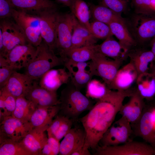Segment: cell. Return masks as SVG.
<instances>
[{
    "mask_svg": "<svg viewBox=\"0 0 155 155\" xmlns=\"http://www.w3.org/2000/svg\"><path fill=\"white\" fill-rule=\"evenodd\" d=\"M151 50L153 52L155 56V59L154 62H155V36L150 41Z\"/></svg>",
    "mask_w": 155,
    "mask_h": 155,
    "instance_id": "obj_49",
    "label": "cell"
},
{
    "mask_svg": "<svg viewBox=\"0 0 155 155\" xmlns=\"http://www.w3.org/2000/svg\"><path fill=\"white\" fill-rule=\"evenodd\" d=\"M152 119L155 126V109H154L152 114Z\"/></svg>",
    "mask_w": 155,
    "mask_h": 155,
    "instance_id": "obj_51",
    "label": "cell"
},
{
    "mask_svg": "<svg viewBox=\"0 0 155 155\" xmlns=\"http://www.w3.org/2000/svg\"><path fill=\"white\" fill-rule=\"evenodd\" d=\"M65 117V116L60 114H57L47 129L48 136H54Z\"/></svg>",
    "mask_w": 155,
    "mask_h": 155,
    "instance_id": "obj_42",
    "label": "cell"
},
{
    "mask_svg": "<svg viewBox=\"0 0 155 155\" xmlns=\"http://www.w3.org/2000/svg\"><path fill=\"white\" fill-rule=\"evenodd\" d=\"M132 93L129 90L114 91L109 89L88 113L80 119L86 134L84 148H96L103 135L113 123L124 100Z\"/></svg>",
    "mask_w": 155,
    "mask_h": 155,
    "instance_id": "obj_1",
    "label": "cell"
},
{
    "mask_svg": "<svg viewBox=\"0 0 155 155\" xmlns=\"http://www.w3.org/2000/svg\"><path fill=\"white\" fill-rule=\"evenodd\" d=\"M133 131L131 123L121 117L113 122L103 135L99 143L102 146L121 144L129 141Z\"/></svg>",
    "mask_w": 155,
    "mask_h": 155,
    "instance_id": "obj_8",
    "label": "cell"
},
{
    "mask_svg": "<svg viewBox=\"0 0 155 155\" xmlns=\"http://www.w3.org/2000/svg\"><path fill=\"white\" fill-rule=\"evenodd\" d=\"M100 5L121 15L127 9V0H100Z\"/></svg>",
    "mask_w": 155,
    "mask_h": 155,
    "instance_id": "obj_38",
    "label": "cell"
},
{
    "mask_svg": "<svg viewBox=\"0 0 155 155\" xmlns=\"http://www.w3.org/2000/svg\"><path fill=\"white\" fill-rule=\"evenodd\" d=\"M153 110L144 108L139 119L133 124L136 135L141 138L155 150V126L152 119Z\"/></svg>",
    "mask_w": 155,
    "mask_h": 155,
    "instance_id": "obj_15",
    "label": "cell"
},
{
    "mask_svg": "<svg viewBox=\"0 0 155 155\" xmlns=\"http://www.w3.org/2000/svg\"><path fill=\"white\" fill-rule=\"evenodd\" d=\"M0 88L5 87L10 77L16 69L11 66L0 67Z\"/></svg>",
    "mask_w": 155,
    "mask_h": 155,
    "instance_id": "obj_41",
    "label": "cell"
},
{
    "mask_svg": "<svg viewBox=\"0 0 155 155\" xmlns=\"http://www.w3.org/2000/svg\"><path fill=\"white\" fill-rule=\"evenodd\" d=\"M34 81L25 73H22L15 71L3 87L16 98L25 97Z\"/></svg>",
    "mask_w": 155,
    "mask_h": 155,
    "instance_id": "obj_21",
    "label": "cell"
},
{
    "mask_svg": "<svg viewBox=\"0 0 155 155\" xmlns=\"http://www.w3.org/2000/svg\"><path fill=\"white\" fill-rule=\"evenodd\" d=\"M69 8L80 23L90 32V12L89 5L83 0H72Z\"/></svg>",
    "mask_w": 155,
    "mask_h": 155,
    "instance_id": "obj_32",
    "label": "cell"
},
{
    "mask_svg": "<svg viewBox=\"0 0 155 155\" xmlns=\"http://www.w3.org/2000/svg\"><path fill=\"white\" fill-rule=\"evenodd\" d=\"M32 128L29 122H24L10 116L0 121V136L21 142Z\"/></svg>",
    "mask_w": 155,
    "mask_h": 155,
    "instance_id": "obj_12",
    "label": "cell"
},
{
    "mask_svg": "<svg viewBox=\"0 0 155 155\" xmlns=\"http://www.w3.org/2000/svg\"><path fill=\"white\" fill-rule=\"evenodd\" d=\"M60 13L56 8L44 11L37 14L42 38L50 49L54 52L57 27Z\"/></svg>",
    "mask_w": 155,
    "mask_h": 155,
    "instance_id": "obj_10",
    "label": "cell"
},
{
    "mask_svg": "<svg viewBox=\"0 0 155 155\" xmlns=\"http://www.w3.org/2000/svg\"><path fill=\"white\" fill-rule=\"evenodd\" d=\"M40 155H53L51 148L47 143L40 152Z\"/></svg>",
    "mask_w": 155,
    "mask_h": 155,
    "instance_id": "obj_46",
    "label": "cell"
},
{
    "mask_svg": "<svg viewBox=\"0 0 155 155\" xmlns=\"http://www.w3.org/2000/svg\"><path fill=\"white\" fill-rule=\"evenodd\" d=\"M73 120L66 117L59 127L54 137L59 140L64 137L72 128Z\"/></svg>",
    "mask_w": 155,
    "mask_h": 155,
    "instance_id": "obj_40",
    "label": "cell"
},
{
    "mask_svg": "<svg viewBox=\"0 0 155 155\" xmlns=\"http://www.w3.org/2000/svg\"><path fill=\"white\" fill-rule=\"evenodd\" d=\"M74 17L71 13H60L59 17L55 53L57 51L63 63L71 46Z\"/></svg>",
    "mask_w": 155,
    "mask_h": 155,
    "instance_id": "obj_5",
    "label": "cell"
},
{
    "mask_svg": "<svg viewBox=\"0 0 155 155\" xmlns=\"http://www.w3.org/2000/svg\"><path fill=\"white\" fill-rule=\"evenodd\" d=\"M66 69L65 67L50 69L40 78L39 85L50 90L57 91L61 85L67 84L70 80V75Z\"/></svg>",
    "mask_w": 155,
    "mask_h": 155,
    "instance_id": "obj_20",
    "label": "cell"
},
{
    "mask_svg": "<svg viewBox=\"0 0 155 155\" xmlns=\"http://www.w3.org/2000/svg\"><path fill=\"white\" fill-rule=\"evenodd\" d=\"M85 137L83 127L72 128L60 143L59 154L71 155L75 150L84 146Z\"/></svg>",
    "mask_w": 155,
    "mask_h": 155,
    "instance_id": "obj_18",
    "label": "cell"
},
{
    "mask_svg": "<svg viewBox=\"0 0 155 155\" xmlns=\"http://www.w3.org/2000/svg\"><path fill=\"white\" fill-rule=\"evenodd\" d=\"M151 4L152 8L155 11V0H151Z\"/></svg>",
    "mask_w": 155,
    "mask_h": 155,
    "instance_id": "obj_52",
    "label": "cell"
},
{
    "mask_svg": "<svg viewBox=\"0 0 155 155\" xmlns=\"http://www.w3.org/2000/svg\"><path fill=\"white\" fill-rule=\"evenodd\" d=\"M25 97L32 102L36 108L60 104L57 91L50 90L41 86L36 80L34 81Z\"/></svg>",
    "mask_w": 155,
    "mask_h": 155,
    "instance_id": "obj_13",
    "label": "cell"
},
{
    "mask_svg": "<svg viewBox=\"0 0 155 155\" xmlns=\"http://www.w3.org/2000/svg\"><path fill=\"white\" fill-rule=\"evenodd\" d=\"M134 48L129 52L128 57L138 75L148 72L149 66L154 60L155 56L151 50Z\"/></svg>",
    "mask_w": 155,
    "mask_h": 155,
    "instance_id": "obj_23",
    "label": "cell"
},
{
    "mask_svg": "<svg viewBox=\"0 0 155 155\" xmlns=\"http://www.w3.org/2000/svg\"><path fill=\"white\" fill-rule=\"evenodd\" d=\"M64 65L60 57L57 56L43 40L36 47L35 56L25 68V73L33 80L40 79L54 67Z\"/></svg>",
    "mask_w": 155,
    "mask_h": 155,
    "instance_id": "obj_3",
    "label": "cell"
},
{
    "mask_svg": "<svg viewBox=\"0 0 155 155\" xmlns=\"http://www.w3.org/2000/svg\"><path fill=\"white\" fill-rule=\"evenodd\" d=\"M123 62L110 59L97 52L89 62L93 75L100 77L108 87L114 79Z\"/></svg>",
    "mask_w": 155,
    "mask_h": 155,
    "instance_id": "obj_7",
    "label": "cell"
},
{
    "mask_svg": "<svg viewBox=\"0 0 155 155\" xmlns=\"http://www.w3.org/2000/svg\"><path fill=\"white\" fill-rule=\"evenodd\" d=\"M98 52L105 56L122 62L128 57L129 51L126 50L112 36L105 40L102 43L96 44Z\"/></svg>",
    "mask_w": 155,
    "mask_h": 155,
    "instance_id": "obj_25",
    "label": "cell"
},
{
    "mask_svg": "<svg viewBox=\"0 0 155 155\" xmlns=\"http://www.w3.org/2000/svg\"><path fill=\"white\" fill-rule=\"evenodd\" d=\"M11 17L24 34L28 42L36 47L42 42L39 20L37 16L22 10L13 8Z\"/></svg>",
    "mask_w": 155,
    "mask_h": 155,
    "instance_id": "obj_4",
    "label": "cell"
},
{
    "mask_svg": "<svg viewBox=\"0 0 155 155\" xmlns=\"http://www.w3.org/2000/svg\"><path fill=\"white\" fill-rule=\"evenodd\" d=\"M3 48V39L2 32L0 29V53L2 52Z\"/></svg>",
    "mask_w": 155,
    "mask_h": 155,
    "instance_id": "obj_50",
    "label": "cell"
},
{
    "mask_svg": "<svg viewBox=\"0 0 155 155\" xmlns=\"http://www.w3.org/2000/svg\"><path fill=\"white\" fill-rule=\"evenodd\" d=\"M89 5V4H88ZM90 15L94 20L101 22L107 24L114 21L126 22V20L119 14L107 7L100 4L89 5Z\"/></svg>",
    "mask_w": 155,
    "mask_h": 155,
    "instance_id": "obj_29",
    "label": "cell"
},
{
    "mask_svg": "<svg viewBox=\"0 0 155 155\" xmlns=\"http://www.w3.org/2000/svg\"><path fill=\"white\" fill-rule=\"evenodd\" d=\"M138 75L135 67L129 62L119 69L108 88L117 91L128 90L136 82Z\"/></svg>",
    "mask_w": 155,
    "mask_h": 155,
    "instance_id": "obj_17",
    "label": "cell"
},
{
    "mask_svg": "<svg viewBox=\"0 0 155 155\" xmlns=\"http://www.w3.org/2000/svg\"><path fill=\"white\" fill-rule=\"evenodd\" d=\"M97 52L96 45L95 44L70 49L66 54L64 63L67 60L75 62H87L91 60Z\"/></svg>",
    "mask_w": 155,
    "mask_h": 155,
    "instance_id": "obj_33",
    "label": "cell"
},
{
    "mask_svg": "<svg viewBox=\"0 0 155 155\" xmlns=\"http://www.w3.org/2000/svg\"><path fill=\"white\" fill-rule=\"evenodd\" d=\"M48 127L33 128L26 134L21 142L35 155H40V152L47 143L48 136L46 131Z\"/></svg>",
    "mask_w": 155,
    "mask_h": 155,
    "instance_id": "obj_22",
    "label": "cell"
},
{
    "mask_svg": "<svg viewBox=\"0 0 155 155\" xmlns=\"http://www.w3.org/2000/svg\"><path fill=\"white\" fill-rule=\"evenodd\" d=\"M136 82L137 91L144 99H150L155 95V81L149 72L138 75Z\"/></svg>",
    "mask_w": 155,
    "mask_h": 155,
    "instance_id": "obj_31",
    "label": "cell"
},
{
    "mask_svg": "<svg viewBox=\"0 0 155 155\" xmlns=\"http://www.w3.org/2000/svg\"><path fill=\"white\" fill-rule=\"evenodd\" d=\"M61 91L59 101L60 114L74 120L93 106L92 102L71 82Z\"/></svg>",
    "mask_w": 155,
    "mask_h": 155,
    "instance_id": "obj_2",
    "label": "cell"
},
{
    "mask_svg": "<svg viewBox=\"0 0 155 155\" xmlns=\"http://www.w3.org/2000/svg\"><path fill=\"white\" fill-rule=\"evenodd\" d=\"M108 25L113 35L116 37L120 44L127 51L129 52L137 44L129 30L126 22L114 21Z\"/></svg>",
    "mask_w": 155,
    "mask_h": 155,
    "instance_id": "obj_26",
    "label": "cell"
},
{
    "mask_svg": "<svg viewBox=\"0 0 155 155\" xmlns=\"http://www.w3.org/2000/svg\"><path fill=\"white\" fill-rule=\"evenodd\" d=\"M13 8L7 0H0V18L11 17Z\"/></svg>",
    "mask_w": 155,
    "mask_h": 155,
    "instance_id": "obj_43",
    "label": "cell"
},
{
    "mask_svg": "<svg viewBox=\"0 0 155 155\" xmlns=\"http://www.w3.org/2000/svg\"><path fill=\"white\" fill-rule=\"evenodd\" d=\"M90 31L97 39L105 40L113 36L108 25L96 20L90 22Z\"/></svg>",
    "mask_w": 155,
    "mask_h": 155,
    "instance_id": "obj_37",
    "label": "cell"
},
{
    "mask_svg": "<svg viewBox=\"0 0 155 155\" xmlns=\"http://www.w3.org/2000/svg\"><path fill=\"white\" fill-rule=\"evenodd\" d=\"M132 4L135 13L155 14V11L151 5V0H132Z\"/></svg>",
    "mask_w": 155,
    "mask_h": 155,
    "instance_id": "obj_39",
    "label": "cell"
},
{
    "mask_svg": "<svg viewBox=\"0 0 155 155\" xmlns=\"http://www.w3.org/2000/svg\"><path fill=\"white\" fill-rule=\"evenodd\" d=\"M48 136L47 143L51 150L53 155H57L59 154L60 143L59 140L52 136Z\"/></svg>",
    "mask_w": 155,
    "mask_h": 155,
    "instance_id": "obj_44",
    "label": "cell"
},
{
    "mask_svg": "<svg viewBox=\"0 0 155 155\" xmlns=\"http://www.w3.org/2000/svg\"><path fill=\"white\" fill-rule=\"evenodd\" d=\"M36 107L25 97L16 98L15 109L12 116L22 121L29 122L30 117Z\"/></svg>",
    "mask_w": 155,
    "mask_h": 155,
    "instance_id": "obj_34",
    "label": "cell"
},
{
    "mask_svg": "<svg viewBox=\"0 0 155 155\" xmlns=\"http://www.w3.org/2000/svg\"><path fill=\"white\" fill-rule=\"evenodd\" d=\"M7 0L14 8L37 14L44 11L57 8L56 4L50 0Z\"/></svg>",
    "mask_w": 155,
    "mask_h": 155,
    "instance_id": "obj_28",
    "label": "cell"
},
{
    "mask_svg": "<svg viewBox=\"0 0 155 155\" xmlns=\"http://www.w3.org/2000/svg\"><path fill=\"white\" fill-rule=\"evenodd\" d=\"M0 155H35L21 142L0 136Z\"/></svg>",
    "mask_w": 155,
    "mask_h": 155,
    "instance_id": "obj_30",
    "label": "cell"
},
{
    "mask_svg": "<svg viewBox=\"0 0 155 155\" xmlns=\"http://www.w3.org/2000/svg\"><path fill=\"white\" fill-rule=\"evenodd\" d=\"M86 86V96L97 100L103 97L109 89L105 84L96 79L91 80Z\"/></svg>",
    "mask_w": 155,
    "mask_h": 155,
    "instance_id": "obj_36",
    "label": "cell"
},
{
    "mask_svg": "<svg viewBox=\"0 0 155 155\" xmlns=\"http://www.w3.org/2000/svg\"><path fill=\"white\" fill-rule=\"evenodd\" d=\"M60 110L59 104L36 108L32 114L29 122L33 128L49 127Z\"/></svg>",
    "mask_w": 155,
    "mask_h": 155,
    "instance_id": "obj_24",
    "label": "cell"
},
{
    "mask_svg": "<svg viewBox=\"0 0 155 155\" xmlns=\"http://www.w3.org/2000/svg\"><path fill=\"white\" fill-rule=\"evenodd\" d=\"M97 40L74 16L70 49L94 44Z\"/></svg>",
    "mask_w": 155,
    "mask_h": 155,
    "instance_id": "obj_27",
    "label": "cell"
},
{
    "mask_svg": "<svg viewBox=\"0 0 155 155\" xmlns=\"http://www.w3.org/2000/svg\"><path fill=\"white\" fill-rule=\"evenodd\" d=\"M70 75V82L80 90L86 86L93 76L89 62H75L66 61L64 64Z\"/></svg>",
    "mask_w": 155,
    "mask_h": 155,
    "instance_id": "obj_14",
    "label": "cell"
},
{
    "mask_svg": "<svg viewBox=\"0 0 155 155\" xmlns=\"http://www.w3.org/2000/svg\"><path fill=\"white\" fill-rule=\"evenodd\" d=\"M91 154L88 149L84 148V146L79 148L73 152L71 155H90Z\"/></svg>",
    "mask_w": 155,
    "mask_h": 155,
    "instance_id": "obj_45",
    "label": "cell"
},
{
    "mask_svg": "<svg viewBox=\"0 0 155 155\" xmlns=\"http://www.w3.org/2000/svg\"><path fill=\"white\" fill-rule=\"evenodd\" d=\"M96 149L94 155H155V150L149 144L130 140L116 146H98Z\"/></svg>",
    "mask_w": 155,
    "mask_h": 155,
    "instance_id": "obj_6",
    "label": "cell"
},
{
    "mask_svg": "<svg viewBox=\"0 0 155 155\" xmlns=\"http://www.w3.org/2000/svg\"><path fill=\"white\" fill-rule=\"evenodd\" d=\"M57 1L64 5L68 7L69 8L71 6L72 0H56Z\"/></svg>",
    "mask_w": 155,
    "mask_h": 155,
    "instance_id": "obj_48",
    "label": "cell"
},
{
    "mask_svg": "<svg viewBox=\"0 0 155 155\" xmlns=\"http://www.w3.org/2000/svg\"><path fill=\"white\" fill-rule=\"evenodd\" d=\"M149 72L151 74L155 81V62H152L150 65Z\"/></svg>",
    "mask_w": 155,
    "mask_h": 155,
    "instance_id": "obj_47",
    "label": "cell"
},
{
    "mask_svg": "<svg viewBox=\"0 0 155 155\" xmlns=\"http://www.w3.org/2000/svg\"><path fill=\"white\" fill-rule=\"evenodd\" d=\"M131 34L138 43L151 41L155 36V14L135 13L131 24Z\"/></svg>",
    "mask_w": 155,
    "mask_h": 155,
    "instance_id": "obj_9",
    "label": "cell"
},
{
    "mask_svg": "<svg viewBox=\"0 0 155 155\" xmlns=\"http://www.w3.org/2000/svg\"><path fill=\"white\" fill-rule=\"evenodd\" d=\"M128 102L121 106L119 113L131 124L136 123L145 108L144 99L137 91L133 92Z\"/></svg>",
    "mask_w": 155,
    "mask_h": 155,
    "instance_id": "obj_19",
    "label": "cell"
},
{
    "mask_svg": "<svg viewBox=\"0 0 155 155\" xmlns=\"http://www.w3.org/2000/svg\"><path fill=\"white\" fill-rule=\"evenodd\" d=\"M3 37V48L0 55L5 57L16 46L28 43L23 32L16 23L4 20L0 23Z\"/></svg>",
    "mask_w": 155,
    "mask_h": 155,
    "instance_id": "obj_11",
    "label": "cell"
},
{
    "mask_svg": "<svg viewBox=\"0 0 155 155\" xmlns=\"http://www.w3.org/2000/svg\"><path fill=\"white\" fill-rule=\"evenodd\" d=\"M36 47L28 43L16 46L5 57L9 65L16 70L25 68L34 58Z\"/></svg>",
    "mask_w": 155,
    "mask_h": 155,
    "instance_id": "obj_16",
    "label": "cell"
},
{
    "mask_svg": "<svg viewBox=\"0 0 155 155\" xmlns=\"http://www.w3.org/2000/svg\"><path fill=\"white\" fill-rule=\"evenodd\" d=\"M16 98L4 87L0 90V119L11 116L16 107Z\"/></svg>",
    "mask_w": 155,
    "mask_h": 155,
    "instance_id": "obj_35",
    "label": "cell"
}]
</instances>
